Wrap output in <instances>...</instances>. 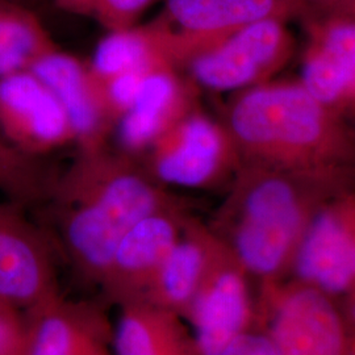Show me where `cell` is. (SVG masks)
<instances>
[{
	"label": "cell",
	"instance_id": "6da1fadb",
	"mask_svg": "<svg viewBox=\"0 0 355 355\" xmlns=\"http://www.w3.org/2000/svg\"><path fill=\"white\" fill-rule=\"evenodd\" d=\"M180 203L128 153L105 145L78 149L71 165L53 175L42 205L51 211L66 258L80 278L99 286L114 250L144 217Z\"/></svg>",
	"mask_w": 355,
	"mask_h": 355
},
{
	"label": "cell",
	"instance_id": "7a4b0ae2",
	"mask_svg": "<svg viewBox=\"0 0 355 355\" xmlns=\"http://www.w3.org/2000/svg\"><path fill=\"white\" fill-rule=\"evenodd\" d=\"M352 187L343 178L242 164L207 224L259 288L286 279L311 217Z\"/></svg>",
	"mask_w": 355,
	"mask_h": 355
},
{
	"label": "cell",
	"instance_id": "3957f363",
	"mask_svg": "<svg viewBox=\"0 0 355 355\" xmlns=\"http://www.w3.org/2000/svg\"><path fill=\"white\" fill-rule=\"evenodd\" d=\"M221 123L241 165L355 182L354 129L300 82L268 80L234 92Z\"/></svg>",
	"mask_w": 355,
	"mask_h": 355
},
{
	"label": "cell",
	"instance_id": "277c9868",
	"mask_svg": "<svg viewBox=\"0 0 355 355\" xmlns=\"http://www.w3.org/2000/svg\"><path fill=\"white\" fill-rule=\"evenodd\" d=\"M257 325L278 355H355L338 303L295 282L257 288Z\"/></svg>",
	"mask_w": 355,
	"mask_h": 355
},
{
	"label": "cell",
	"instance_id": "5b68a950",
	"mask_svg": "<svg viewBox=\"0 0 355 355\" xmlns=\"http://www.w3.org/2000/svg\"><path fill=\"white\" fill-rule=\"evenodd\" d=\"M145 168L168 187L211 190L229 184L241 158L223 123L192 108L149 148Z\"/></svg>",
	"mask_w": 355,
	"mask_h": 355
},
{
	"label": "cell",
	"instance_id": "8992f818",
	"mask_svg": "<svg viewBox=\"0 0 355 355\" xmlns=\"http://www.w3.org/2000/svg\"><path fill=\"white\" fill-rule=\"evenodd\" d=\"M304 0H165L153 23L166 58L174 67L243 26L267 19L305 17Z\"/></svg>",
	"mask_w": 355,
	"mask_h": 355
},
{
	"label": "cell",
	"instance_id": "52a82bcc",
	"mask_svg": "<svg viewBox=\"0 0 355 355\" xmlns=\"http://www.w3.org/2000/svg\"><path fill=\"white\" fill-rule=\"evenodd\" d=\"M340 303L355 292V187L340 191L311 217L286 279Z\"/></svg>",
	"mask_w": 355,
	"mask_h": 355
},
{
	"label": "cell",
	"instance_id": "ba28073f",
	"mask_svg": "<svg viewBox=\"0 0 355 355\" xmlns=\"http://www.w3.org/2000/svg\"><path fill=\"white\" fill-rule=\"evenodd\" d=\"M293 37L287 21L267 19L243 26L192 57V83L214 92H239L268 82L287 64Z\"/></svg>",
	"mask_w": 355,
	"mask_h": 355
},
{
	"label": "cell",
	"instance_id": "9c48e42d",
	"mask_svg": "<svg viewBox=\"0 0 355 355\" xmlns=\"http://www.w3.org/2000/svg\"><path fill=\"white\" fill-rule=\"evenodd\" d=\"M183 321L200 355L223 354L257 327V286L224 245Z\"/></svg>",
	"mask_w": 355,
	"mask_h": 355
},
{
	"label": "cell",
	"instance_id": "30bf717a",
	"mask_svg": "<svg viewBox=\"0 0 355 355\" xmlns=\"http://www.w3.org/2000/svg\"><path fill=\"white\" fill-rule=\"evenodd\" d=\"M60 293L51 237L24 208L0 202V297L28 312Z\"/></svg>",
	"mask_w": 355,
	"mask_h": 355
},
{
	"label": "cell",
	"instance_id": "8fae6325",
	"mask_svg": "<svg viewBox=\"0 0 355 355\" xmlns=\"http://www.w3.org/2000/svg\"><path fill=\"white\" fill-rule=\"evenodd\" d=\"M300 83L333 112L355 116V17L308 15Z\"/></svg>",
	"mask_w": 355,
	"mask_h": 355
},
{
	"label": "cell",
	"instance_id": "7c38bea8",
	"mask_svg": "<svg viewBox=\"0 0 355 355\" xmlns=\"http://www.w3.org/2000/svg\"><path fill=\"white\" fill-rule=\"evenodd\" d=\"M189 217L180 202L144 217L128 230L99 283L111 303L121 306L142 302Z\"/></svg>",
	"mask_w": 355,
	"mask_h": 355
},
{
	"label": "cell",
	"instance_id": "4fadbf2b",
	"mask_svg": "<svg viewBox=\"0 0 355 355\" xmlns=\"http://www.w3.org/2000/svg\"><path fill=\"white\" fill-rule=\"evenodd\" d=\"M0 129L33 158L76 141L64 108L31 70L0 78Z\"/></svg>",
	"mask_w": 355,
	"mask_h": 355
},
{
	"label": "cell",
	"instance_id": "5bb4252c",
	"mask_svg": "<svg viewBox=\"0 0 355 355\" xmlns=\"http://www.w3.org/2000/svg\"><path fill=\"white\" fill-rule=\"evenodd\" d=\"M26 355H114V324L98 305L62 293L26 312Z\"/></svg>",
	"mask_w": 355,
	"mask_h": 355
},
{
	"label": "cell",
	"instance_id": "9a60e30c",
	"mask_svg": "<svg viewBox=\"0 0 355 355\" xmlns=\"http://www.w3.org/2000/svg\"><path fill=\"white\" fill-rule=\"evenodd\" d=\"M221 248L208 224L190 215L142 302L183 320Z\"/></svg>",
	"mask_w": 355,
	"mask_h": 355
},
{
	"label": "cell",
	"instance_id": "2e32d148",
	"mask_svg": "<svg viewBox=\"0 0 355 355\" xmlns=\"http://www.w3.org/2000/svg\"><path fill=\"white\" fill-rule=\"evenodd\" d=\"M191 89L173 66L157 67L142 76L133 102L117 121L124 153L135 155L149 150L168 128L195 108Z\"/></svg>",
	"mask_w": 355,
	"mask_h": 355
},
{
	"label": "cell",
	"instance_id": "e0dca14e",
	"mask_svg": "<svg viewBox=\"0 0 355 355\" xmlns=\"http://www.w3.org/2000/svg\"><path fill=\"white\" fill-rule=\"evenodd\" d=\"M64 108L78 149L104 146L110 123L104 117L89 82L87 66L55 49L38 58L29 69Z\"/></svg>",
	"mask_w": 355,
	"mask_h": 355
},
{
	"label": "cell",
	"instance_id": "ac0fdd59",
	"mask_svg": "<svg viewBox=\"0 0 355 355\" xmlns=\"http://www.w3.org/2000/svg\"><path fill=\"white\" fill-rule=\"evenodd\" d=\"M114 355H200L182 318L137 302L119 306Z\"/></svg>",
	"mask_w": 355,
	"mask_h": 355
},
{
	"label": "cell",
	"instance_id": "d6986e66",
	"mask_svg": "<svg viewBox=\"0 0 355 355\" xmlns=\"http://www.w3.org/2000/svg\"><path fill=\"white\" fill-rule=\"evenodd\" d=\"M55 49L51 33L29 4L0 0V78L29 70Z\"/></svg>",
	"mask_w": 355,
	"mask_h": 355
},
{
	"label": "cell",
	"instance_id": "ffe728a7",
	"mask_svg": "<svg viewBox=\"0 0 355 355\" xmlns=\"http://www.w3.org/2000/svg\"><path fill=\"white\" fill-rule=\"evenodd\" d=\"M162 66L173 64L166 60L150 23L110 32L99 42L87 71L91 79H104L130 71L149 73Z\"/></svg>",
	"mask_w": 355,
	"mask_h": 355
},
{
	"label": "cell",
	"instance_id": "44dd1931",
	"mask_svg": "<svg viewBox=\"0 0 355 355\" xmlns=\"http://www.w3.org/2000/svg\"><path fill=\"white\" fill-rule=\"evenodd\" d=\"M53 175L40 158L15 148L0 129V192L8 202L24 209L42 205Z\"/></svg>",
	"mask_w": 355,
	"mask_h": 355
},
{
	"label": "cell",
	"instance_id": "7402d4cb",
	"mask_svg": "<svg viewBox=\"0 0 355 355\" xmlns=\"http://www.w3.org/2000/svg\"><path fill=\"white\" fill-rule=\"evenodd\" d=\"M157 0H98L92 17L110 32L135 26V23Z\"/></svg>",
	"mask_w": 355,
	"mask_h": 355
},
{
	"label": "cell",
	"instance_id": "603a6c76",
	"mask_svg": "<svg viewBox=\"0 0 355 355\" xmlns=\"http://www.w3.org/2000/svg\"><path fill=\"white\" fill-rule=\"evenodd\" d=\"M26 312L0 297V355H15L26 346Z\"/></svg>",
	"mask_w": 355,
	"mask_h": 355
},
{
	"label": "cell",
	"instance_id": "cb8c5ba5",
	"mask_svg": "<svg viewBox=\"0 0 355 355\" xmlns=\"http://www.w3.org/2000/svg\"><path fill=\"white\" fill-rule=\"evenodd\" d=\"M221 355H278V353L266 331L257 325Z\"/></svg>",
	"mask_w": 355,
	"mask_h": 355
},
{
	"label": "cell",
	"instance_id": "d4e9b609",
	"mask_svg": "<svg viewBox=\"0 0 355 355\" xmlns=\"http://www.w3.org/2000/svg\"><path fill=\"white\" fill-rule=\"evenodd\" d=\"M98 0H54V4L64 12L91 16L94 15Z\"/></svg>",
	"mask_w": 355,
	"mask_h": 355
},
{
	"label": "cell",
	"instance_id": "484cf974",
	"mask_svg": "<svg viewBox=\"0 0 355 355\" xmlns=\"http://www.w3.org/2000/svg\"><path fill=\"white\" fill-rule=\"evenodd\" d=\"M338 305H340L343 321H345L346 329L349 331L355 353V292L349 295L347 297H345L338 303Z\"/></svg>",
	"mask_w": 355,
	"mask_h": 355
},
{
	"label": "cell",
	"instance_id": "4316f807",
	"mask_svg": "<svg viewBox=\"0 0 355 355\" xmlns=\"http://www.w3.org/2000/svg\"><path fill=\"white\" fill-rule=\"evenodd\" d=\"M343 1L345 0H304L305 6L308 8V15L331 12Z\"/></svg>",
	"mask_w": 355,
	"mask_h": 355
},
{
	"label": "cell",
	"instance_id": "83f0119b",
	"mask_svg": "<svg viewBox=\"0 0 355 355\" xmlns=\"http://www.w3.org/2000/svg\"><path fill=\"white\" fill-rule=\"evenodd\" d=\"M328 13H345L355 17V0H345L336 10Z\"/></svg>",
	"mask_w": 355,
	"mask_h": 355
},
{
	"label": "cell",
	"instance_id": "f1b7e54d",
	"mask_svg": "<svg viewBox=\"0 0 355 355\" xmlns=\"http://www.w3.org/2000/svg\"><path fill=\"white\" fill-rule=\"evenodd\" d=\"M15 1H20V3H26V4H32V0H15Z\"/></svg>",
	"mask_w": 355,
	"mask_h": 355
},
{
	"label": "cell",
	"instance_id": "f546056e",
	"mask_svg": "<svg viewBox=\"0 0 355 355\" xmlns=\"http://www.w3.org/2000/svg\"><path fill=\"white\" fill-rule=\"evenodd\" d=\"M15 355H26V349H24V350H21V352H19V353H17V354H15Z\"/></svg>",
	"mask_w": 355,
	"mask_h": 355
}]
</instances>
